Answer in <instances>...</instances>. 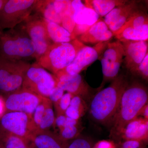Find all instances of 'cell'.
Here are the masks:
<instances>
[{"mask_svg":"<svg viewBox=\"0 0 148 148\" xmlns=\"http://www.w3.org/2000/svg\"><path fill=\"white\" fill-rule=\"evenodd\" d=\"M148 90L145 86L136 81L127 85L110 127L109 136L116 144L121 142L125 127L138 117L141 109L148 104Z\"/></svg>","mask_w":148,"mask_h":148,"instance_id":"6da1fadb","label":"cell"},{"mask_svg":"<svg viewBox=\"0 0 148 148\" xmlns=\"http://www.w3.org/2000/svg\"><path fill=\"white\" fill-rule=\"evenodd\" d=\"M128 84L123 75H119L109 86L94 94L88 105L89 114L93 121L110 127L122 95Z\"/></svg>","mask_w":148,"mask_h":148,"instance_id":"7a4b0ae2","label":"cell"},{"mask_svg":"<svg viewBox=\"0 0 148 148\" xmlns=\"http://www.w3.org/2000/svg\"><path fill=\"white\" fill-rule=\"evenodd\" d=\"M0 58L25 61L36 59V47L21 24L1 32Z\"/></svg>","mask_w":148,"mask_h":148,"instance_id":"3957f363","label":"cell"},{"mask_svg":"<svg viewBox=\"0 0 148 148\" xmlns=\"http://www.w3.org/2000/svg\"><path fill=\"white\" fill-rule=\"evenodd\" d=\"M84 45L77 38L70 42L52 43L36 62L55 75L71 64Z\"/></svg>","mask_w":148,"mask_h":148,"instance_id":"277c9868","label":"cell"},{"mask_svg":"<svg viewBox=\"0 0 148 148\" xmlns=\"http://www.w3.org/2000/svg\"><path fill=\"white\" fill-rule=\"evenodd\" d=\"M30 65L27 61L0 58V92L11 93L21 89Z\"/></svg>","mask_w":148,"mask_h":148,"instance_id":"5b68a950","label":"cell"},{"mask_svg":"<svg viewBox=\"0 0 148 148\" xmlns=\"http://www.w3.org/2000/svg\"><path fill=\"white\" fill-rule=\"evenodd\" d=\"M56 84L55 76L35 62L27 70L21 88L48 98Z\"/></svg>","mask_w":148,"mask_h":148,"instance_id":"8992f818","label":"cell"},{"mask_svg":"<svg viewBox=\"0 0 148 148\" xmlns=\"http://www.w3.org/2000/svg\"><path fill=\"white\" fill-rule=\"evenodd\" d=\"M37 0H8L0 11V31L11 29L25 21L34 10Z\"/></svg>","mask_w":148,"mask_h":148,"instance_id":"52a82bcc","label":"cell"},{"mask_svg":"<svg viewBox=\"0 0 148 148\" xmlns=\"http://www.w3.org/2000/svg\"><path fill=\"white\" fill-rule=\"evenodd\" d=\"M124 57V49L120 41L108 43L99 57L101 59L103 74V82L99 88L100 90L106 83L112 81L118 76Z\"/></svg>","mask_w":148,"mask_h":148,"instance_id":"ba28073f","label":"cell"},{"mask_svg":"<svg viewBox=\"0 0 148 148\" xmlns=\"http://www.w3.org/2000/svg\"><path fill=\"white\" fill-rule=\"evenodd\" d=\"M21 24L36 47V61L53 43L48 35L45 19L36 13L30 15Z\"/></svg>","mask_w":148,"mask_h":148,"instance_id":"9c48e42d","label":"cell"},{"mask_svg":"<svg viewBox=\"0 0 148 148\" xmlns=\"http://www.w3.org/2000/svg\"><path fill=\"white\" fill-rule=\"evenodd\" d=\"M3 130L29 142L36 131L32 116L25 113L10 112L3 115L1 120Z\"/></svg>","mask_w":148,"mask_h":148,"instance_id":"30bf717a","label":"cell"},{"mask_svg":"<svg viewBox=\"0 0 148 148\" xmlns=\"http://www.w3.org/2000/svg\"><path fill=\"white\" fill-rule=\"evenodd\" d=\"M43 98L21 88L8 95L5 102V107L9 112H22L32 116Z\"/></svg>","mask_w":148,"mask_h":148,"instance_id":"8fae6325","label":"cell"},{"mask_svg":"<svg viewBox=\"0 0 148 148\" xmlns=\"http://www.w3.org/2000/svg\"><path fill=\"white\" fill-rule=\"evenodd\" d=\"M108 42L99 43L93 47L85 45L77 53L71 64L59 72L70 75L79 74L99 59Z\"/></svg>","mask_w":148,"mask_h":148,"instance_id":"7c38bea8","label":"cell"},{"mask_svg":"<svg viewBox=\"0 0 148 148\" xmlns=\"http://www.w3.org/2000/svg\"><path fill=\"white\" fill-rule=\"evenodd\" d=\"M56 86L73 96H78L89 105L93 95L91 88L79 74L70 75L58 72L56 75Z\"/></svg>","mask_w":148,"mask_h":148,"instance_id":"4fadbf2b","label":"cell"},{"mask_svg":"<svg viewBox=\"0 0 148 148\" xmlns=\"http://www.w3.org/2000/svg\"><path fill=\"white\" fill-rule=\"evenodd\" d=\"M71 5L74 10L75 25L73 35L75 38L87 31L99 18V15L93 10L86 7L80 0H74Z\"/></svg>","mask_w":148,"mask_h":148,"instance_id":"5bb4252c","label":"cell"},{"mask_svg":"<svg viewBox=\"0 0 148 148\" xmlns=\"http://www.w3.org/2000/svg\"><path fill=\"white\" fill-rule=\"evenodd\" d=\"M120 41L124 49L123 60L125 67L133 75L139 64L148 53V41L128 40Z\"/></svg>","mask_w":148,"mask_h":148,"instance_id":"9a60e30c","label":"cell"},{"mask_svg":"<svg viewBox=\"0 0 148 148\" xmlns=\"http://www.w3.org/2000/svg\"><path fill=\"white\" fill-rule=\"evenodd\" d=\"M137 4L129 1L114 8L105 16L104 21L113 34L119 30L133 14L137 11Z\"/></svg>","mask_w":148,"mask_h":148,"instance_id":"2e32d148","label":"cell"},{"mask_svg":"<svg viewBox=\"0 0 148 148\" xmlns=\"http://www.w3.org/2000/svg\"><path fill=\"white\" fill-rule=\"evenodd\" d=\"M124 140H136L147 144L148 120L138 116L128 123L121 137V142Z\"/></svg>","mask_w":148,"mask_h":148,"instance_id":"e0dca14e","label":"cell"},{"mask_svg":"<svg viewBox=\"0 0 148 148\" xmlns=\"http://www.w3.org/2000/svg\"><path fill=\"white\" fill-rule=\"evenodd\" d=\"M114 36L104 20L99 18L78 39L83 43L97 44L109 42Z\"/></svg>","mask_w":148,"mask_h":148,"instance_id":"ac0fdd59","label":"cell"},{"mask_svg":"<svg viewBox=\"0 0 148 148\" xmlns=\"http://www.w3.org/2000/svg\"><path fill=\"white\" fill-rule=\"evenodd\" d=\"M31 141L35 148H67L68 144L59 135L48 130H36L32 133Z\"/></svg>","mask_w":148,"mask_h":148,"instance_id":"d6986e66","label":"cell"},{"mask_svg":"<svg viewBox=\"0 0 148 148\" xmlns=\"http://www.w3.org/2000/svg\"><path fill=\"white\" fill-rule=\"evenodd\" d=\"M71 1L53 0V5L56 12L61 17V26L73 35L75 24L74 20V10L72 6Z\"/></svg>","mask_w":148,"mask_h":148,"instance_id":"ffe728a7","label":"cell"},{"mask_svg":"<svg viewBox=\"0 0 148 148\" xmlns=\"http://www.w3.org/2000/svg\"><path fill=\"white\" fill-rule=\"evenodd\" d=\"M129 1L126 0H86L84 5L93 10L99 16H106L115 8L123 5Z\"/></svg>","mask_w":148,"mask_h":148,"instance_id":"44dd1931","label":"cell"},{"mask_svg":"<svg viewBox=\"0 0 148 148\" xmlns=\"http://www.w3.org/2000/svg\"><path fill=\"white\" fill-rule=\"evenodd\" d=\"M114 36L119 41L128 40L148 41V24L119 30L114 34Z\"/></svg>","mask_w":148,"mask_h":148,"instance_id":"7402d4cb","label":"cell"},{"mask_svg":"<svg viewBox=\"0 0 148 148\" xmlns=\"http://www.w3.org/2000/svg\"><path fill=\"white\" fill-rule=\"evenodd\" d=\"M34 10L46 21L61 25V17L56 10L53 0L37 1Z\"/></svg>","mask_w":148,"mask_h":148,"instance_id":"603a6c76","label":"cell"},{"mask_svg":"<svg viewBox=\"0 0 148 148\" xmlns=\"http://www.w3.org/2000/svg\"><path fill=\"white\" fill-rule=\"evenodd\" d=\"M48 35L53 43L69 42L76 38L61 25L45 20Z\"/></svg>","mask_w":148,"mask_h":148,"instance_id":"cb8c5ba5","label":"cell"},{"mask_svg":"<svg viewBox=\"0 0 148 148\" xmlns=\"http://www.w3.org/2000/svg\"><path fill=\"white\" fill-rule=\"evenodd\" d=\"M0 135V143L4 148H29L28 142L23 138L3 131Z\"/></svg>","mask_w":148,"mask_h":148,"instance_id":"d4e9b609","label":"cell"},{"mask_svg":"<svg viewBox=\"0 0 148 148\" xmlns=\"http://www.w3.org/2000/svg\"><path fill=\"white\" fill-rule=\"evenodd\" d=\"M52 104L53 103L49 99L47 104L44 114L36 130H47L48 129H49L54 124L55 118Z\"/></svg>","mask_w":148,"mask_h":148,"instance_id":"484cf974","label":"cell"},{"mask_svg":"<svg viewBox=\"0 0 148 148\" xmlns=\"http://www.w3.org/2000/svg\"><path fill=\"white\" fill-rule=\"evenodd\" d=\"M82 130L79 125L76 126H65L61 130L59 135L64 141L69 142L79 136Z\"/></svg>","mask_w":148,"mask_h":148,"instance_id":"4316f807","label":"cell"},{"mask_svg":"<svg viewBox=\"0 0 148 148\" xmlns=\"http://www.w3.org/2000/svg\"><path fill=\"white\" fill-rule=\"evenodd\" d=\"M93 142L90 138L81 136L68 142L67 148H92Z\"/></svg>","mask_w":148,"mask_h":148,"instance_id":"83f0119b","label":"cell"},{"mask_svg":"<svg viewBox=\"0 0 148 148\" xmlns=\"http://www.w3.org/2000/svg\"><path fill=\"white\" fill-rule=\"evenodd\" d=\"M48 100V98H43L42 101L37 106L32 116L33 124L36 130H37L42 119Z\"/></svg>","mask_w":148,"mask_h":148,"instance_id":"f1b7e54d","label":"cell"},{"mask_svg":"<svg viewBox=\"0 0 148 148\" xmlns=\"http://www.w3.org/2000/svg\"><path fill=\"white\" fill-rule=\"evenodd\" d=\"M73 96L71 93L67 92L64 94L58 102L54 103L57 116L65 115V112L70 106L71 100Z\"/></svg>","mask_w":148,"mask_h":148,"instance_id":"f546056e","label":"cell"},{"mask_svg":"<svg viewBox=\"0 0 148 148\" xmlns=\"http://www.w3.org/2000/svg\"><path fill=\"white\" fill-rule=\"evenodd\" d=\"M147 82L148 80V53L139 64L133 74Z\"/></svg>","mask_w":148,"mask_h":148,"instance_id":"4dcf8cb0","label":"cell"},{"mask_svg":"<svg viewBox=\"0 0 148 148\" xmlns=\"http://www.w3.org/2000/svg\"><path fill=\"white\" fill-rule=\"evenodd\" d=\"M147 145L136 140H124L116 144V148H146Z\"/></svg>","mask_w":148,"mask_h":148,"instance_id":"1f68e13d","label":"cell"},{"mask_svg":"<svg viewBox=\"0 0 148 148\" xmlns=\"http://www.w3.org/2000/svg\"><path fill=\"white\" fill-rule=\"evenodd\" d=\"M64 91L61 88L56 86L54 88L50 95L47 98L52 103H55L58 102L64 94Z\"/></svg>","mask_w":148,"mask_h":148,"instance_id":"d6a6232c","label":"cell"},{"mask_svg":"<svg viewBox=\"0 0 148 148\" xmlns=\"http://www.w3.org/2000/svg\"><path fill=\"white\" fill-rule=\"evenodd\" d=\"M92 148H116V144L112 140H102L93 145Z\"/></svg>","mask_w":148,"mask_h":148,"instance_id":"836d02e7","label":"cell"},{"mask_svg":"<svg viewBox=\"0 0 148 148\" xmlns=\"http://www.w3.org/2000/svg\"><path fill=\"white\" fill-rule=\"evenodd\" d=\"M66 116L65 115H60L57 116L56 118L55 119L54 124H55L59 130L63 129L65 125L66 122Z\"/></svg>","mask_w":148,"mask_h":148,"instance_id":"e575fe53","label":"cell"},{"mask_svg":"<svg viewBox=\"0 0 148 148\" xmlns=\"http://www.w3.org/2000/svg\"><path fill=\"white\" fill-rule=\"evenodd\" d=\"M79 120L72 119L66 117V122H65L64 127L65 126H76V125H79Z\"/></svg>","mask_w":148,"mask_h":148,"instance_id":"d590c367","label":"cell"},{"mask_svg":"<svg viewBox=\"0 0 148 148\" xmlns=\"http://www.w3.org/2000/svg\"><path fill=\"white\" fill-rule=\"evenodd\" d=\"M143 117L145 119L148 120V105H146L141 109L138 114V117Z\"/></svg>","mask_w":148,"mask_h":148,"instance_id":"8d00e7d4","label":"cell"},{"mask_svg":"<svg viewBox=\"0 0 148 148\" xmlns=\"http://www.w3.org/2000/svg\"><path fill=\"white\" fill-rule=\"evenodd\" d=\"M7 1L8 0H0V11L1 10Z\"/></svg>","mask_w":148,"mask_h":148,"instance_id":"74e56055","label":"cell"},{"mask_svg":"<svg viewBox=\"0 0 148 148\" xmlns=\"http://www.w3.org/2000/svg\"><path fill=\"white\" fill-rule=\"evenodd\" d=\"M0 148H4L3 147V146L2 145L1 143H0Z\"/></svg>","mask_w":148,"mask_h":148,"instance_id":"f35d334b","label":"cell"},{"mask_svg":"<svg viewBox=\"0 0 148 148\" xmlns=\"http://www.w3.org/2000/svg\"><path fill=\"white\" fill-rule=\"evenodd\" d=\"M1 31H0V34H1Z\"/></svg>","mask_w":148,"mask_h":148,"instance_id":"ab89813d","label":"cell"}]
</instances>
